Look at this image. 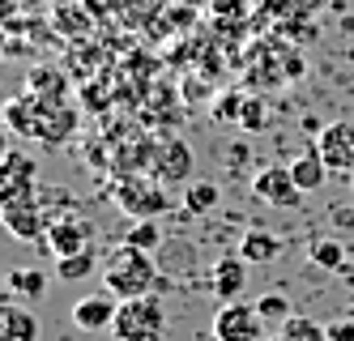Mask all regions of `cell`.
Returning <instances> with one entry per match:
<instances>
[{"label": "cell", "mask_w": 354, "mask_h": 341, "mask_svg": "<svg viewBox=\"0 0 354 341\" xmlns=\"http://www.w3.org/2000/svg\"><path fill=\"white\" fill-rule=\"evenodd\" d=\"M9 124L17 133H30V137H43L47 145H60L64 137H73L77 128V111L68 107L64 98H13L9 102Z\"/></svg>", "instance_id": "1"}, {"label": "cell", "mask_w": 354, "mask_h": 341, "mask_svg": "<svg viewBox=\"0 0 354 341\" xmlns=\"http://www.w3.org/2000/svg\"><path fill=\"white\" fill-rule=\"evenodd\" d=\"M103 286L120 303L145 299V295H154V286H158V269H154V260H149V252L124 243V248L107 252V260H103Z\"/></svg>", "instance_id": "2"}, {"label": "cell", "mask_w": 354, "mask_h": 341, "mask_svg": "<svg viewBox=\"0 0 354 341\" xmlns=\"http://www.w3.org/2000/svg\"><path fill=\"white\" fill-rule=\"evenodd\" d=\"M115 341H162L167 333V311L154 295H145V299H129V303H120V316L111 324Z\"/></svg>", "instance_id": "3"}, {"label": "cell", "mask_w": 354, "mask_h": 341, "mask_svg": "<svg viewBox=\"0 0 354 341\" xmlns=\"http://www.w3.org/2000/svg\"><path fill=\"white\" fill-rule=\"evenodd\" d=\"M115 205L124 209V214H133L137 222L141 218H158L167 205V192H162V179L154 175H129L124 183H115Z\"/></svg>", "instance_id": "4"}, {"label": "cell", "mask_w": 354, "mask_h": 341, "mask_svg": "<svg viewBox=\"0 0 354 341\" xmlns=\"http://www.w3.org/2000/svg\"><path fill=\"white\" fill-rule=\"evenodd\" d=\"M214 337L218 341H265V316L257 303H222L214 316Z\"/></svg>", "instance_id": "5"}, {"label": "cell", "mask_w": 354, "mask_h": 341, "mask_svg": "<svg viewBox=\"0 0 354 341\" xmlns=\"http://www.w3.org/2000/svg\"><path fill=\"white\" fill-rule=\"evenodd\" d=\"M39 201V179H35V158L21 149L5 154V171H0V205H30Z\"/></svg>", "instance_id": "6"}, {"label": "cell", "mask_w": 354, "mask_h": 341, "mask_svg": "<svg viewBox=\"0 0 354 341\" xmlns=\"http://www.w3.org/2000/svg\"><path fill=\"white\" fill-rule=\"evenodd\" d=\"M252 196L273 205V209H295L303 201V188L295 183L290 167H261L252 175Z\"/></svg>", "instance_id": "7"}, {"label": "cell", "mask_w": 354, "mask_h": 341, "mask_svg": "<svg viewBox=\"0 0 354 341\" xmlns=\"http://www.w3.org/2000/svg\"><path fill=\"white\" fill-rule=\"evenodd\" d=\"M90 239H94V222L68 209L64 218H52V226H47V239H43V243L56 252V260H64V256L86 252V248H90Z\"/></svg>", "instance_id": "8"}, {"label": "cell", "mask_w": 354, "mask_h": 341, "mask_svg": "<svg viewBox=\"0 0 354 341\" xmlns=\"http://www.w3.org/2000/svg\"><path fill=\"white\" fill-rule=\"evenodd\" d=\"M316 149H320L328 171H354V124L350 120L324 124L320 137H316Z\"/></svg>", "instance_id": "9"}, {"label": "cell", "mask_w": 354, "mask_h": 341, "mask_svg": "<svg viewBox=\"0 0 354 341\" xmlns=\"http://www.w3.org/2000/svg\"><path fill=\"white\" fill-rule=\"evenodd\" d=\"M154 179L162 183H184L192 175V149L184 137H158L154 141Z\"/></svg>", "instance_id": "10"}, {"label": "cell", "mask_w": 354, "mask_h": 341, "mask_svg": "<svg viewBox=\"0 0 354 341\" xmlns=\"http://www.w3.org/2000/svg\"><path fill=\"white\" fill-rule=\"evenodd\" d=\"M115 316H120V299L111 291H98V295H86L73 303V324L82 333H103L115 324Z\"/></svg>", "instance_id": "11"}, {"label": "cell", "mask_w": 354, "mask_h": 341, "mask_svg": "<svg viewBox=\"0 0 354 341\" xmlns=\"http://www.w3.org/2000/svg\"><path fill=\"white\" fill-rule=\"evenodd\" d=\"M248 286V260L243 256H222L209 269V291L218 295V303H239Z\"/></svg>", "instance_id": "12"}, {"label": "cell", "mask_w": 354, "mask_h": 341, "mask_svg": "<svg viewBox=\"0 0 354 341\" xmlns=\"http://www.w3.org/2000/svg\"><path fill=\"white\" fill-rule=\"evenodd\" d=\"M5 226L21 243H35V239H47V226L52 222L43 218V205L30 201V205H5Z\"/></svg>", "instance_id": "13"}, {"label": "cell", "mask_w": 354, "mask_h": 341, "mask_svg": "<svg viewBox=\"0 0 354 341\" xmlns=\"http://www.w3.org/2000/svg\"><path fill=\"white\" fill-rule=\"evenodd\" d=\"M0 341H39V320H35V311L17 307V303H5V307H0Z\"/></svg>", "instance_id": "14"}, {"label": "cell", "mask_w": 354, "mask_h": 341, "mask_svg": "<svg viewBox=\"0 0 354 341\" xmlns=\"http://www.w3.org/2000/svg\"><path fill=\"white\" fill-rule=\"evenodd\" d=\"M290 175H295V183L303 192H320L324 188V175H328V167H324V158H320V149L316 145H308L299 154V158L290 163Z\"/></svg>", "instance_id": "15"}, {"label": "cell", "mask_w": 354, "mask_h": 341, "mask_svg": "<svg viewBox=\"0 0 354 341\" xmlns=\"http://www.w3.org/2000/svg\"><path fill=\"white\" fill-rule=\"evenodd\" d=\"M277 252H282V243H277L269 230H252V234H243V243H239V256L248 260V265H273Z\"/></svg>", "instance_id": "16"}, {"label": "cell", "mask_w": 354, "mask_h": 341, "mask_svg": "<svg viewBox=\"0 0 354 341\" xmlns=\"http://www.w3.org/2000/svg\"><path fill=\"white\" fill-rule=\"evenodd\" d=\"M9 295L13 299H26V303L43 299L47 295V273L43 269H13L9 273Z\"/></svg>", "instance_id": "17"}, {"label": "cell", "mask_w": 354, "mask_h": 341, "mask_svg": "<svg viewBox=\"0 0 354 341\" xmlns=\"http://www.w3.org/2000/svg\"><path fill=\"white\" fill-rule=\"evenodd\" d=\"M94 269H98V252H94V248L56 260V277H60V282H82V277H90Z\"/></svg>", "instance_id": "18"}, {"label": "cell", "mask_w": 354, "mask_h": 341, "mask_svg": "<svg viewBox=\"0 0 354 341\" xmlns=\"http://www.w3.org/2000/svg\"><path fill=\"white\" fill-rule=\"evenodd\" d=\"M308 260H312L316 269H324V273H337L346 265V248H342V239H316L312 252H308Z\"/></svg>", "instance_id": "19"}, {"label": "cell", "mask_w": 354, "mask_h": 341, "mask_svg": "<svg viewBox=\"0 0 354 341\" xmlns=\"http://www.w3.org/2000/svg\"><path fill=\"white\" fill-rule=\"evenodd\" d=\"M64 90H68V82L56 73V68H30V94H39V98H64Z\"/></svg>", "instance_id": "20"}, {"label": "cell", "mask_w": 354, "mask_h": 341, "mask_svg": "<svg viewBox=\"0 0 354 341\" xmlns=\"http://www.w3.org/2000/svg\"><path fill=\"white\" fill-rule=\"evenodd\" d=\"M222 201V192H218V183H188V192H184V209L188 214H209V209Z\"/></svg>", "instance_id": "21"}, {"label": "cell", "mask_w": 354, "mask_h": 341, "mask_svg": "<svg viewBox=\"0 0 354 341\" xmlns=\"http://www.w3.org/2000/svg\"><path fill=\"white\" fill-rule=\"evenodd\" d=\"M243 102H248V94H239V90H226V94H218V102H214V120L218 124H239V116H243Z\"/></svg>", "instance_id": "22"}, {"label": "cell", "mask_w": 354, "mask_h": 341, "mask_svg": "<svg viewBox=\"0 0 354 341\" xmlns=\"http://www.w3.org/2000/svg\"><path fill=\"white\" fill-rule=\"evenodd\" d=\"M124 243H133V248H141V252H154V248L162 243V230H158L154 218H141V222H133V230H129V239H124Z\"/></svg>", "instance_id": "23"}, {"label": "cell", "mask_w": 354, "mask_h": 341, "mask_svg": "<svg viewBox=\"0 0 354 341\" xmlns=\"http://www.w3.org/2000/svg\"><path fill=\"white\" fill-rule=\"evenodd\" d=\"M282 333H286L290 341H328L324 324H316V320H308V316H290V320L282 324Z\"/></svg>", "instance_id": "24"}, {"label": "cell", "mask_w": 354, "mask_h": 341, "mask_svg": "<svg viewBox=\"0 0 354 341\" xmlns=\"http://www.w3.org/2000/svg\"><path fill=\"white\" fill-rule=\"evenodd\" d=\"M265 124H269V107H265V98L248 94V102H243V116H239V128H243V133H261Z\"/></svg>", "instance_id": "25"}, {"label": "cell", "mask_w": 354, "mask_h": 341, "mask_svg": "<svg viewBox=\"0 0 354 341\" xmlns=\"http://www.w3.org/2000/svg\"><path fill=\"white\" fill-rule=\"evenodd\" d=\"M257 311L265 316V324H273V320H282V324H286V320L295 316L286 295H261V299H257Z\"/></svg>", "instance_id": "26"}, {"label": "cell", "mask_w": 354, "mask_h": 341, "mask_svg": "<svg viewBox=\"0 0 354 341\" xmlns=\"http://www.w3.org/2000/svg\"><path fill=\"white\" fill-rule=\"evenodd\" d=\"M324 333H328V341H354V316H346V320H333V324H324Z\"/></svg>", "instance_id": "27"}, {"label": "cell", "mask_w": 354, "mask_h": 341, "mask_svg": "<svg viewBox=\"0 0 354 341\" xmlns=\"http://www.w3.org/2000/svg\"><path fill=\"white\" fill-rule=\"evenodd\" d=\"M218 17H248V0H214Z\"/></svg>", "instance_id": "28"}, {"label": "cell", "mask_w": 354, "mask_h": 341, "mask_svg": "<svg viewBox=\"0 0 354 341\" xmlns=\"http://www.w3.org/2000/svg\"><path fill=\"white\" fill-rule=\"evenodd\" d=\"M269 341H290V337H286V333H277V337H269Z\"/></svg>", "instance_id": "29"}, {"label": "cell", "mask_w": 354, "mask_h": 341, "mask_svg": "<svg viewBox=\"0 0 354 341\" xmlns=\"http://www.w3.org/2000/svg\"><path fill=\"white\" fill-rule=\"evenodd\" d=\"M350 183H354V171H350Z\"/></svg>", "instance_id": "30"}, {"label": "cell", "mask_w": 354, "mask_h": 341, "mask_svg": "<svg viewBox=\"0 0 354 341\" xmlns=\"http://www.w3.org/2000/svg\"><path fill=\"white\" fill-rule=\"evenodd\" d=\"M350 316H354V307H350Z\"/></svg>", "instance_id": "31"}]
</instances>
